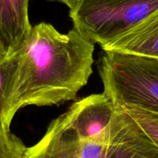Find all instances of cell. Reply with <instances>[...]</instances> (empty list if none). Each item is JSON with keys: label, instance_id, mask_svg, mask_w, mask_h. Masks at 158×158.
I'll return each instance as SVG.
<instances>
[{"label": "cell", "instance_id": "6da1fadb", "mask_svg": "<svg viewBox=\"0 0 158 158\" xmlns=\"http://www.w3.org/2000/svg\"><path fill=\"white\" fill-rule=\"evenodd\" d=\"M14 51L17 69L6 111L9 125L25 106H56L75 99L93 73L94 43L74 28L61 33L50 23L31 25Z\"/></svg>", "mask_w": 158, "mask_h": 158}, {"label": "cell", "instance_id": "7a4b0ae2", "mask_svg": "<svg viewBox=\"0 0 158 158\" xmlns=\"http://www.w3.org/2000/svg\"><path fill=\"white\" fill-rule=\"evenodd\" d=\"M22 158H158V145L128 113L110 131L88 137L77 135L59 116Z\"/></svg>", "mask_w": 158, "mask_h": 158}, {"label": "cell", "instance_id": "3957f363", "mask_svg": "<svg viewBox=\"0 0 158 158\" xmlns=\"http://www.w3.org/2000/svg\"><path fill=\"white\" fill-rule=\"evenodd\" d=\"M99 74L118 106L158 112V58L104 51Z\"/></svg>", "mask_w": 158, "mask_h": 158}, {"label": "cell", "instance_id": "277c9868", "mask_svg": "<svg viewBox=\"0 0 158 158\" xmlns=\"http://www.w3.org/2000/svg\"><path fill=\"white\" fill-rule=\"evenodd\" d=\"M73 28L101 47L158 9V0H80L69 7Z\"/></svg>", "mask_w": 158, "mask_h": 158}, {"label": "cell", "instance_id": "5b68a950", "mask_svg": "<svg viewBox=\"0 0 158 158\" xmlns=\"http://www.w3.org/2000/svg\"><path fill=\"white\" fill-rule=\"evenodd\" d=\"M102 49L158 58V9Z\"/></svg>", "mask_w": 158, "mask_h": 158}, {"label": "cell", "instance_id": "8992f818", "mask_svg": "<svg viewBox=\"0 0 158 158\" xmlns=\"http://www.w3.org/2000/svg\"><path fill=\"white\" fill-rule=\"evenodd\" d=\"M30 0H0V38L7 51L16 49L29 32Z\"/></svg>", "mask_w": 158, "mask_h": 158}, {"label": "cell", "instance_id": "52a82bcc", "mask_svg": "<svg viewBox=\"0 0 158 158\" xmlns=\"http://www.w3.org/2000/svg\"><path fill=\"white\" fill-rule=\"evenodd\" d=\"M17 69V56L14 50L8 51L0 58V132H9L6 111L10 92Z\"/></svg>", "mask_w": 158, "mask_h": 158}, {"label": "cell", "instance_id": "ba28073f", "mask_svg": "<svg viewBox=\"0 0 158 158\" xmlns=\"http://www.w3.org/2000/svg\"><path fill=\"white\" fill-rule=\"evenodd\" d=\"M125 110L158 145V112L138 108H125Z\"/></svg>", "mask_w": 158, "mask_h": 158}, {"label": "cell", "instance_id": "9c48e42d", "mask_svg": "<svg viewBox=\"0 0 158 158\" xmlns=\"http://www.w3.org/2000/svg\"><path fill=\"white\" fill-rule=\"evenodd\" d=\"M27 147L22 141L9 132H0V158H22Z\"/></svg>", "mask_w": 158, "mask_h": 158}, {"label": "cell", "instance_id": "30bf717a", "mask_svg": "<svg viewBox=\"0 0 158 158\" xmlns=\"http://www.w3.org/2000/svg\"><path fill=\"white\" fill-rule=\"evenodd\" d=\"M7 52H8V51H7L6 47L5 46L4 43L2 42L1 38H0V58H2Z\"/></svg>", "mask_w": 158, "mask_h": 158}, {"label": "cell", "instance_id": "8fae6325", "mask_svg": "<svg viewBox=\"0 0 158 158\" xmlns=\"http://www.w3.org/2000/svg\"><path fill=\"white\" fill-rule=\"evenodd\" d=\"M49 1H56V2H60V3H63V4H65V5H67L69 7L70 6H72L74 3H76V2H78V1H80V0H49Z\"/></svg>", "mask_w": 158, "mask_h": 158}]
</instances>
